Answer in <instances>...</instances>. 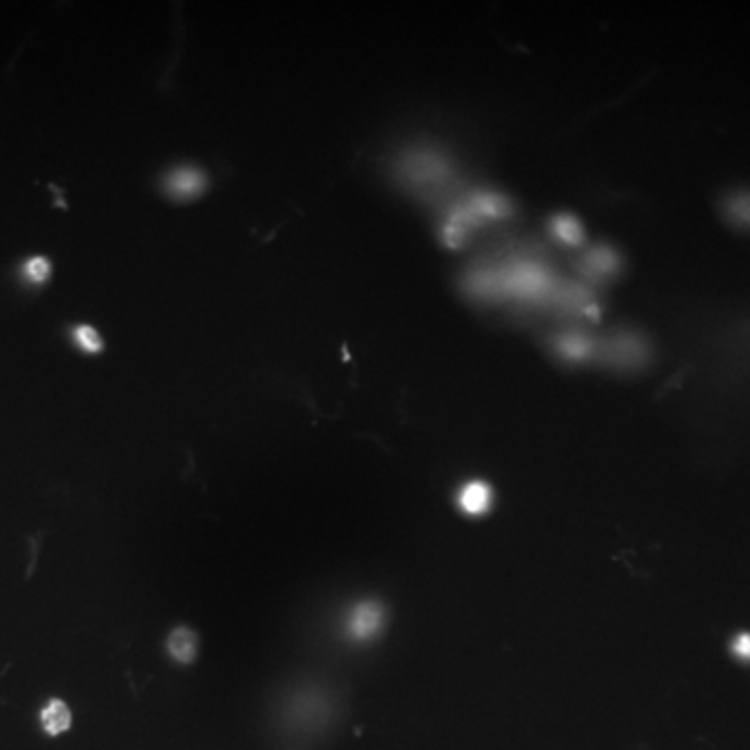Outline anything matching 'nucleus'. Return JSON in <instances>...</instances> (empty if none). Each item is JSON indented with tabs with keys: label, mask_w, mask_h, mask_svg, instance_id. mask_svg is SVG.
I'll list each match as a JSON object with an SVG mask.
<instances>
[{
	"label": "nucleus",
	"mask_w": 750,
	"mask_h": 750,
	"mask_svg": "<svg viewBox=\"0 0 750 750\" xmlns=\"http://www.w3.org/2000/svg\"><path fill=\"white\" fill-rule=\"evenodd\" d=\"M206 175L194 167H180L165 178V190L178 201H190L205 192Z\"/></svg>",
	"instance_id": "nucleus-1"
},
{
	"label": "nucleus",
	"mask_w": 750,
	"mask_h": 750,
	"mask_svg": "<svg viewBox=\"0 0 750 750\" xmlns=\"http://www.w3.org/2000/svg\"><path fill=\"white\" fill-rule=\"evenodd\" d=\"M384 625V609L377 603H361L352 609L348 631L354 640H371Z\"/></svg>",
	"instance_id": "nucleus-2"
},
{
	"label": "nucleus",
	"mask_w": 750,
	"mask_h": 750,
	"mask_svg": "<svg viewBox=\"0 0 750 750\" xmlns=\"http://www.w3.org/2000/svg\"><path fill=\"white\" fill-rule=\"evenodd\" d=\"M167 650L178 663H192L199 650V638L188 627H175L167 638Z\"/></svg>",
	"instance_id": "nucleus-3"
},
{
	"label": "nucleus",
	"mask_w": 750,
	"mask_h": 750,
	"mask_svg": "<svg viewBox=\"0 0 750 750\" xmlns=\"http://www.w3.org/2000/svg\"><path fill=\"white\" fill-rule=\"evenodd\" d=\"M490 500H492V492L486 483L481 481H471L463 488L461 496H459V502H461V509L469 515H479V513H486L488 507H490Z\"/></svg>",
	"instance_id": "nucleus-4"
},
{
	"label": "nucleus",
	"mask_w": 750,
	"mask_h": 750,
	"mask_svg": "<svg viewBox=\"0 0 750 750\" xmlns=\"http://www.w3.org/2000/svg\"><path fill=\"white\" fill-rule=\"evenodd\" d=\"M42 725L51 736L65 732L71 725V711L67 704L59 698H53L42 711Z\"/></svg>",
	"instance_id": "nucleus-5"
},
{
	"label": "nucleus",
	"mask_w": 750,
	"mask_h": 750,
	"mask_svg": "<svg viewBox=\"0 0 750 750\" xmlns=\"http://www.w3.org/2000/svg\"><path fill=\"white\" fill-rule=\"evenodd\" d=\"M71 336H73V342L88 354H96L102 350V336L90 326H77L71 332Z\"/></svg>",
	"instance_id": "nucleus-6"
},
{
	"label": "nucleus",
	"mask_w": 750,
	"mask_h": 750,
	"mask_svg": "<svg viewBox=\"0 0 750 750\" xmlns=\"http://www.w3.org/2000/svg\"><path fill=\"white\" fill-rule=\"evenodd\" d=\"M552 227H554V234H556L563 242L577 244V242L582 240V227H580V223H577L575 219L567 217V215L554 219Z\"/></svg>",
	"instance_id": "nucleus-7"
},
{
	"label": "nucleus",
	"mask_w": 750,
	"mask_h": 750,
	"mask_svg": "<svg viewBox=\"0 0 750 750\" xmlns=\"http://www.w3.org/2000/svg\"><path fill=\"white\" fill-rule=\"evenodd\" d=\"M23 273L32 283H42L51 277V261L44 257H34L25 263Z\"/></svg>",
	"instance_id": "nucleus-8"
},
{
	"label": "nucleus",
	"mask_w": 750,
	"mask_h": 750,
	"mask_svg": "<svg viewBox=\"0 0 750 750\" xmlns=\"http://www.w3.org/2000/svg\"><path fill=\"white\" fill-rule=\"evenodd\" d=\"M736 655L742 657V659H750V636H740L736 640Z\"/></svg>",
	"instance_id": "nucleus-9"
}]
</instances>
